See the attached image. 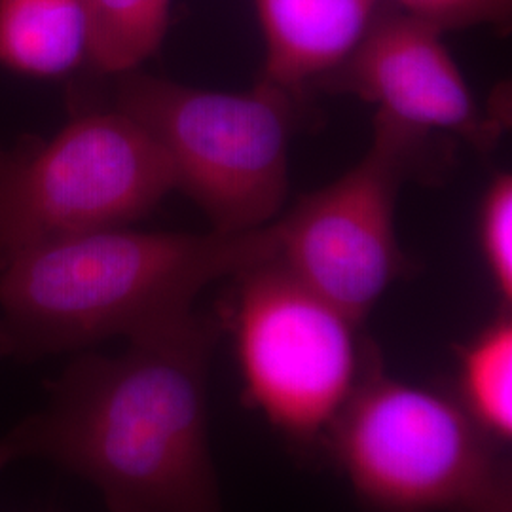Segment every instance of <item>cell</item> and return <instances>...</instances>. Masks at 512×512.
Here are the masks:
<instances>
[{"label":"cell","mask_w":512,"mask_h":512,"mask_svg":"<svg viewBox=\"0 0 512 512\" xmlns=\"http://www.w3.org/2000/svg\"><path fill=\"white\" fill-rule=\"evenodd\" d=\"M264 38L262 80L285 92L338 73L387 10V0H253Z\"/></svg>","instance_id":"9"},{"label":"cell","mask_w":512,"mask_h":512,"mask_svg":"<svg viewBox=\"0 0 512 512\" xmlns=\"http://www.w3.org/2000/svg\"><path fill=\"white\" fill-rule=\"evenodd\" d=\"M86 57L84 0H0V63L59 76Z\"/></svg>","instance_id":"10"},{"label":"cell","mask_w":512,"mask_h":512,"mask_svg":"<svg viewBox=\"0 0 512 512\" xmlns=\"http://www.w3.org/2000/svg\"><path fill=\"white\" fill-rule=\"evenodd\" d=\"M219 325L196 311L84 355L50 403L0 439V469L38 458L92 482L110 512H224L209 446Z\"/></svg>","instance_id":"1"},{"label":"cell","mask_w":512,"mask_h":512,"mask_svg":"<svg viewBox=\"0 0 512 512\" xmlns=\"http://www.w3.org/2000/svg\"><path fill=\"white\" fill-rule=\"evenodd\" d=\"M275 256V222L243 234L122 226L44 245L0 272V359L129 340L186 317L203 289Z\"/></svg>","instance_id":"2"},{"label":"cell","mask_w":512,"mask_h":512,"mask_svg":"<svg viewBox=\"0 0 512 512\" xmlns=\"http://www.w3.org/2000/svg\"><path fill=\"white\" fill-rule=\"evenodd\" d=\"M423 139L376 116L365 156L334 183L304 196L285 219L275 220L277 258L361 325L410 268L395 215Z\"/></svg>","instance_id":"7"},{"label":"cell","mask_w":512,"mask_h":512,"mask_svg":"<svg viewBox=\"0 0 512 512\" xmlns=\"http://www.w3.org/2000/svg\"><path fill=\"white\" fill-rule=\"evenodd\" d=\"M442 37L439 29L387 8L334 78L372 103L378 118L410 133H454L473 147H492L499 129Z\"/></svg>","instance_id":"8"},{"label":"cell","mask_w":512,"mask_h":512,"mask_svg":"<svg viewBox=\"0 0 512 512\" xmlns=\"http://www.w3.org/2000/svg\"><path fill=\"white\" fill-rule=\"evenodd\" d=\"M395 10L442 33L492 27L505 33L511 25L512 0H387Z\"/></svg>","instance_id":"14"},{"label":"cell","mask_w":512,"mask_h":512,"mask_svg":"<svg viewBox=\"0 0 512 512\" xmlns=\"http://www.w3.org/2000/svg\"><path fill=\"white\" fill-rule=\"evenodd\" d=\"M478 239L484 262L503 302L512 298V177L497 173L478 213Z\"/></svg>","instance_id":"13"},{"label":"cell","mask_w":512,"mask_h":512,"mask_svg":"<svg viewBox=\"0 0 512 512\" xmlns=\"http://www.w3.org/2000/svg\"><path fill=\"white\" fill-rule=\"evenodd\" d=\"M116 109L152 135L177 190L220 234L274 224L289 198L293 95L260 80L213 92L148 74H122Z\"/></svg>","instance_id":"4"},{"label":"cell","mask_w":512,"mask_h":512,"mask_svg":"<svg viewBox=\"0 0 512 512\" xmlns=\"http://www.w3.org/2000/svg\"><path fill=\"white\" fill-rule=\"evenodd\" d=\"M173 0H84L86 57L101 73H135L164 42Z\"/></svg>","instance_id":"11"},{"label":"cell","mask_w":512,"mask_h":512,"mask_svg":"<svg viewBox=\"0 0 512 512\" xmlns=\"http://www.w3.org/2000/svg\"><path fill=\"white\" fill-rule=\"evenodd\" d=\"M236 279L234 332L249 403L289 437H327L374 353L361 323L277 256Z\"/></svg>","instance_id":"6"},{"label":"cell","mask_w":512,"mask_h":512,"mask_svg":"<svg viewBox=\"0 0 512 512\" xmlns=\"http://www.w3.org/2000/svg\"><path fill=\"white\" fill-rule=\"evenodd\" d=\"M463 408L495 440L512 435V323L501 315L461 351Z\"/></svg>","instance_id":"12"},{"label":"cell","mask_w":512,"mask_h":512,"mask_svg":"<svg viewBox=\"0 0 512 512\" xmlns=\"http://www.w3.org/2000/svg\"><path fill=\"white\" fill-rule=\"evenodd\" d=\"M327 437L372 511L512 512L494 437L461 404L389 378L376 349Z\"/></svg>","instance_id":"3"},{"label":"cell","mask_w":512,"mask_h":512,"mask_svg":"<svg viewBox=\"0 0 512 512\" xmlns=\"http://www.w3.org/2000/svg\"><path fill=\"white\" fill-rule=\"evenodd\" d=\"M175 190L164 150L116 107L0 148V272L55 241L128 226Z\"/></svg>","instance_id":"5"}]
</instances>
